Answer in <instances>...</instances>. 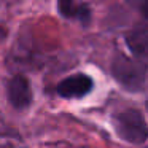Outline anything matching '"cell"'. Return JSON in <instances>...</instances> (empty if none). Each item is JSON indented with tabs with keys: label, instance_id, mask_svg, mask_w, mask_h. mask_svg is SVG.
Returning a JSON list of instances; mask_svg holds the SVG:
<instances>
[{
	"label": "cell",
	"instance_id": "obj_1",
	"mask_svg": "<svg viewBox=\"0 0 148 148\" xmlns=\"http://www.w3.org/2000/svg\"><path fill=\"white\" fill-rule=\"evenodd\" d=\"M112 73L115 80L129 91H140L147 80L145 65L121 53H116L113 58Z\"/></svg>",
	"mask_w": 148,
	"mask_h": 148
},
{
	"label": "cell",
	"instance_id": "obj_2",
	"mask_svg": "<svg viewBox=\"0 0 148 148\" xmlns=\"http://www.w3.org/2000/svg\"><path fill=\"white\" fill-rule=\"evenodd\" d=\"M115 129L123 140L129 143H143L148 137V126L138 110L127 108L115 116Z\"/></svg>",
	"mask_w": 148,
	"mask_h": 148
},
{
	"label": "cell",
	"instance_id": "obj_3",
	"mask_svg": "<svg viewBox=\"0 0 148 148\" xmlns=\"http://www.w3.org/2000/svg\"><path fill=\"white\" fill-rule=\"evenodd\" d=\"M8 99L10 103L18 110H23L32 102V88L27 78L23 75H16L8 83Z\"/></svg>",
	"mask_w": 148,
	"mask_h": 148
},
{
	"label": "cell",
	"instance_id": "obj_4",
	"mask_svg": "<svg viewBox=\"0 0 148 148\" xmlns=\"http://www.w3.org/2000/svg\"><path fill=\"white\" fill-rule=\"evenodd\" d=\"M92 89V80L84 73L72 75V77L62 80L58 84V94L65 99L73 97H83Z\"/></svg>",
	"mask_w": 148,
	"mask_h": 148
},
{
	"label": "cell",
	"instance_id": "obj_5",
	"mask_svg": "<svg viewBox=\"0 0 148 148\" xmlns=\"http://www.w3.org/2000/svg\"><path fill=\"white\" fill-rule=\"evenodd\" d=\"M126 43L138 62L148 65V26H138L132 29L126 35Z\"/></svg>",
	"mask_w": 148,
	"mask_h": 148
},
{
	"label": "cell",
	"instance_id": "obj_6",
	"mask_svg": "<svg viewBox=\"0 0 148 148\" xmlns=\"http://www.w3.org/2000/svg\"><path fill=\"white\" fill-rule=\"evenodd\" d=\"M58 8L59 13L64 18H73L75 16V0H58Z\"/></svg>",
	"mask_w": 148,
	"mask_h": 148
},
{
	"label": "cell",
	"instance_id": "obj_7",
	"mask_svg": "<svg viewBox=\"0 0 148 148\" xmlns=\"http://www.w3.org/2000/svg\"><path fill=\"white\" fill-rule=\"evenodd\" d=\"M78 21H80L83 26H88L91 23V10L86 7V5H80V7L75 10V16Z\"/></svg>",
	"mask_w": 148,
	"mask_h": 148
},
{
	"label": "cell",
	"instance_id": "obj_8",
	"mask_svg": "<svg viewBox=\"0 0 148 148\" xmlns=\"http://www.w3.org/2000/svg\"><path fill=\"white\" fill-rule=\"evenodd\" d=\"M140 10H142V13H143V16L148 18V0H147V2H143V3L140 5Z\"/></svg>",
	"mask_w": 148,
	"mask_h": 148
},
{
	"label": "cell",
	"instance_id": "obj_9",
	"mask_svg": "<svg viewBox=\"0 0 148 148\" xmlns=\"http://www.w3.org/2000/svg\"><path fill=\"white\" fill-rule=\"evenodd\" d=\"M127 3H131V5H135V7H140L143 2H147V0H126Z\"/></svg>",
	"mask_w": 148,
	"mask_h": 148
},
{
	"label": "cell",
	"instance_id": "obj_10",
	"mask_svg": "<svg viewBox=\"0 0 148 148\" xmlns=\"http://www.w3.org/2000/svg\"><path fill=\"white\" fill-rule=\"evenodd\" d=\"M0 148H19V147H14V145H0Z\"/></svg>",
	"mask_w": 148,
	"mask_h": 148
},
{
	"label": "cell",
	"instance_id": "obj_11",
	"mask_svg": "<svg viewBox=\"0 0 148 148\" xmlns=\"http://www.w3.org/2000/svg\"><path fill=\"white\" fill-rule=\"evenodd\" d=\"M3 35H5V30H3V27L0 26V38H2V37H3Z\"/></svg>",
	"mask_w": 148,
	"mask_h": 148
},
{
	"label": "cell",
	"instance_id": "obj_12",
	"mask_svg": "<svg viewBox=\"0 0 148 148\" xmlns=\"http://www.w3.org/2000/svg\"><path fill=\"white\" fill-rule=\"evenodd\" d=\"M147 108H148V102H147Z\"/></svg>",
	"mask_w": 148,
	"mask_h": 148
}]
</instances>
